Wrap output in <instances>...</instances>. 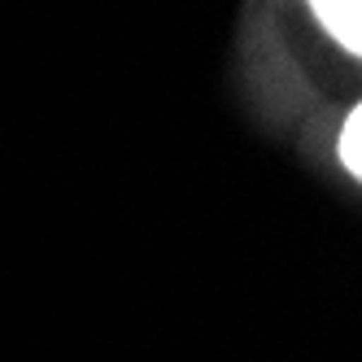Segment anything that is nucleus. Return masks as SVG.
Masks as SVG:
<instances>
[{
    "mask_svg": "<svg viewBox=\"0 0 362 362\" xmlns=\"http://www.w3.org/2000/svg\"><path fill=\"white\" fill-rule=\"evenodd\" d=\"M310 5L349 53H362V0H310Z\"/></svg>",
    "mask_w": 362,
    "mask_h": 362,
    "instance_id": "obj_1",
    "label": "nucleus"
},
{
    "mask_svg": "<svg viewBox=\"0 0 362 362\" xmlns=\"http://www.w3.org/2000/svg\"><path fill=\"white\" fill-rule=\"evenodd\" d=\"M341 158L345 166L362 179V105L354 110V118L345 122V136H341Z\"/></svg>",
    "mask_w": 362,
    "mask_h": 362,
    "instance_id": "obj_2",
    "label": "nucleus"
}]
</instances>
